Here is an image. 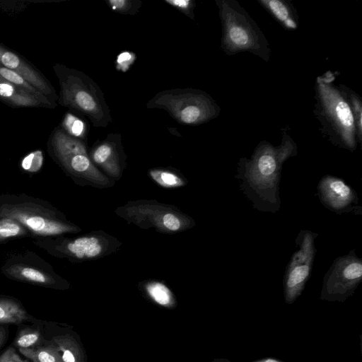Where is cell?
Returning a JSON list of instances; mask_svg holds the SVG:
<instances>
[{"instance_id": "obj_10", "label": "cell", "mask_w": 362, "mask_h": 362, "mask_svg": "<svg viewBox=\"0 0 362 362\" xmlns=\"http://www.w3.org/2000/svg\"><path fill=\"white\" fill-rule=\"evenodd\" d=\"M317 233L302 230L298 233L296 250L287 265L284 277V297L286 304L293 303L301 295L310 278L316 253L314 240Z\"/></svg>"}, {"instance_id": "obj_4", "label": "cell", "mask_w": 362, "mask_h": 362, "mask_svg": "<svg viewBox=\"0 0 362 362\" xmlns=\"http://www.w3.org/2000/svg\"><path fill=\"white\" fill-rule=\"evenodd\" d=\"M54 69L60 86V105L87 117L95 127H106L112 121L104 94L91 78L62 64Z\"/></svg>"}, {"instance_id": "obj_5", "label": "cell", "mask_w": 362, "mask_h": 362, "mask_svg": "<svg viewBox=\"0 0 362 362\" xmlns=\"http://www.w3.org/2000/svg\"><path fill=\"white\" fill-rule=\"evenodd\" d=\"M147 108L165 110L177 122L190 126L206 123L221 108L206 92L194 88H174L158 92L146 103Z\"/></svg>"}, {"instance_id": "obj_15", "label": "cell", "mask_w": 362, "mask_h": 362, "mask_svg": "<svg viewBox=\"0 0 362 362\" xmlns=\"http://www.w3.org/2000/svg\"><path fill=\"white\" fill-rule=\"evenodd\" d=\"M0 100L16 107H43L49 108L48 105L37 97L1 78H0Z\"/></svg>"}, {"instance_id": "obj_33", "label": "cell", "mask_w": 362, "mask_h": 362, "mask_svg": "<svg viewBox=\"0 0 362 362\" xmlns=\"http://www.w3.org/2000/svg\"><path fill=\"white\" fill-rule=\"evenodd\" d=\"M250 362H285V361H281L279 359L272 358V357H265V358H262L252 361Z\"/></svg>"}, {"instance_id": "obj_27", "label": "cell", "mask_w": 362, "mask_h": 362, "mask_svg": "<svg viewBox=\"0 0 362 362\" xmlns=\"http://www.w3.org/2000/svg\"><path fill=\"white\" fill-rule=\"evenodd\" d=\"M25 228L18 221L9 218H0V240L25 233Z\"/></svg>"}, {"instance_id": "obj_3", "label": "cell", "mask_w": 362, "mask_h": 362, "mask_svg": "<svg viewBox=\"0 0 362 362\" xmlns=\"http://www.w3.org/2000/svg\"><path fill=\"white\" fill-rule=\"evenodd\" d=\"M221 20V47L228 56L247 52L268 62L272 49L256 22L235 0H216Z\"/></svg>"}, {"instance_id": "obj_19", "label": "cell", "mask_w": 362, "mask_h": 362, "mask_svg": "<svg viewBox=\"0 0 362 362\" xmlns=\"http://www.w3.org/2000/svg\"><path fill=\"white\" fill-rule=\"evenodd\" d=\"M31 362H64L58 346L52 341L45 342L32 349H18Z\"/></svg>"}, {"instance_id": "obj_1", "label": "cell", "mask_w": 362, "mask_h": 362, "mask_svg": "<svg viewBox=\"0 0 362 362\" xmlns=\"http://www.w3.org/2000/svg\"><path fill=\"white\" fill-rule=\"evenodd\" d=\"M296 153V142L284 131L279 146L262 141L249 159H240L235 177L240 180L241 190L255 209L272 213L279 210V180L283 164Z\"/></svg>"}, {"instance_id": "obj_23", "label": "cell", "mask_w": 362, "mask_h": 362, "mask_svg": "<svg viewBox=\"0 0 362 362\" xmlns=\"http://www.w3.org/2000/svg\"><path fill=\"white\" fill-rule=\"evenodd\" d=\"M45 343L40 329L26 327L20 329L13 340V346L18 349L35 348Z\"/></svg>"}, {"instance_id": "obj_20", "label": "cell", "mask_w": 362, "mask_h": 362, "mask_svg": "<svg viewBox=\"0 0 362 362\" xmlns=\"http://www.w3.org/2000/svg\"><path fill=\"white\" fill-rule=\"evenodd\" d=\"M52 341L59 349L64 362H84L83 351L71 335H56Z\"/></svg>"}, {"instance_id": "obj_35", "label": "cell", "mask_w": 362, "mask_h": 362, "mask_svg": "<svg viewBox=\"0 0 362 362\" xmlns=\"http://www.w3.org/2000/svg\"><path fill=\"white\" fill-rule=\"evenodd\" d=\"M0 78H1V77H0Z\"/></svg>"}, {"instance_id": "obj_16", "label": "cell", "mask_w": 362, "mask_h": 362, "mask_svg": "<svg viewBox=\"0 0 362 362\" xmlns=\"http://www.w3.org/2000/svg\"><path fill=\"white\" fill-rule=\"evenodd\" d=\"M5 273L11 278L38 286L52 287L57 284L51 274L29 265L12 264L5 269Z\"/></svg>"}, {"instance_id": "obj_2", "label": "cell", "mask_w": 362, "mask_h": 362, "mask_svg": "<svg viewBox=\"0 0 362 362\" xmlns=\"http://www.w3.org/2000/svg\"><path fill=\"white\" fill-rule=\"evenodd\" d=\"M333 79L329 72L317 78L314 112L328 141L353 151L357 143L361 142L348 100L339 87L332 84Z\"/></svg>"}, {"instance_id": "obj_11", "label": "cell", "mask_w": 362, "mask_h": 362, "mask_svg": "<svg viewBox=\"0 0 362 362\" xmlns=\"http://www.w3.org/2000/svg\"><path fill=\"white\" fill-rule=\"evenodd\" d=\"M121 245L116 238L100 230L74 238H64L56 248L70 259L88 261L105 257L116 252Z\"/></svg>"}, {"instance_id": "obj_31", "label": "cell", "mask_w": 362, "mask_h": 362, "mask_svg": "<svg viewBox=\"0 0 362 362\" xmlns=\"http://www.w3.org/2000/svg\"><path fill=\"white\" fill-rule=\"evenodd\" d=\"M0 362H31L21 357L13 346L8 347L1 355Z\"/></svg>"}, {"instance_id": "obj_18", "label": "cell", "mask_w": 362, "mask_h": 362, "mask_svg": "<svg viewBox=\"0 0 362 362\" xmlns=\"http://www.w3.org/2000/svg\"><path fill=\"white\" fill-rule=\"evenodd\" d=\"M33 320L25 308L11 298H0V325L4 324L19 325Z\"/></svg>"}, {"instance_id": "obj_26", "label": "cell", "mask_w": 362, "mask_h": 362, "mask_svg": "<svg viewBox=\"0 0 362 362\" xmlns=\"http://www.w3.org/2000/svg\"><path fill=\"white\" fill-rule=\"evenodd\" d=\"M105 2L113 11L131 16L138 13L142 4L138 0H106Z\"/></svg>"}, {"instance_id": "obj_8", "label": "cell", "mask_w": 362, "mask_h": 362, "mask_svg": "<svg viewBox=\"0 0 362 362\" xmlns=\"http://www.w3.org/2000/svg\"><path fill=\"white\" fill-rule=\"evenodd\" d=\"M1 218L14 219L39 235H57L81 230L52 208L29 199L16 198L2 202L0 204Z\"/></svg>"}, {"instance_id": "obj_21", "label": "cell", "mask_w": 362, "mask_h": 362, "mask_svg": "<svg viewBox=\"0 0 362 362\" xmlns=\"http://www.w3.org/2000/svg\"><path fill=\"white\" fill-rule=\"evenodd\" d=\"M0 77L4 80L11 83V84L15 85L27 91L28 93L37 97L47 105H48L49 108H54L56 107L57 103L51 100L49 98L45 96L42 92L32 86L28 81H27L23 76L1 65Z\"/></svg>"}, {"instance_id": "obj_34", "label": "cell", "mask_w": 362, "mask_h": 362, "mask_svg": "<svg viewBox=\"0 0 362 362\" xmlns=\"http://www.w3.org/2000/svg\"><path fill=\"white\" fill-rule=\"evenodd\" d=\"M212 362H231V361L227 358H216V359L214 360Z\"/></svg>"}, {"instance_id": "obj_28", "label": "cell", "mask_w": 362, "mask_h": 362, "mask_svg": "<svg viewBox=\"0 0 362 362\" xmlns=\"http://www.w3.org/2000/svg\"><path fill=\"white\" fill-rule=\"evenodd\" d=\"M62 129L71 136L80 139L79 136L84 134L85 125L78 118L67 114L64 118Z\"/></svg>"}, {"instance_id": "obj_9", "label": "cell", "mask_w": 362, "mask_h": 362, "mask_svg": "<svg viewBox=\"0 0 362 362\" xmlns=\"http://www.w3.org/2000/svg\"><path fill=\"white\" fill-rule=\"evenodd\" d=\"M362 279V260L354 250L337 257L325 274L320 298L343 303L353 296Z\"/></svg>"}, {"instance_id": "obj_6", "label": "cell", "mask_w": 362, "mask_h": 362, "mask_svg": "<svg viewBox=\"0 0 362 362\" xmlns=\"http://www.w3.org/2000/svg\"><path fill=\"white\" fill-rule=\"evenodd\" d=\"M52 151L64 168L83 184L106 188L115 181L103 173L92 162L85 143L57 127L50 136Z\"/></svg>"}, {"instance_id": "obj_14", "label": "cell", "mask_w": 362, "mask_h": 362, "mask_svg": "<svg viewBox=\"0 0 362 362\" xmlns=\"http://www.w3.org/2000/svg\"><path fill=\"white\" fill-rule=\"evenodd\" d=\"M0 65L23 76L32 86L54 102L58 96L43 75L15 52L0 44Z\"/></svg>"}, {"instance_id": "obj_13", "label": "cell", "mask_w": 362, "mask_h": 362, "mask_svg": "<svg viewBox=\"0 0 362 362\" xmlns=\"http://www.w3.org/2000/svg\"><path fill=\"white\" fill-rule=\"evenodd\" d=\"M89 156L106 176L114 181L121 178L127 165L121 134H109L105 139L97 141L92 146Z\"/></svg>"}, {"instance_id": "obj_12", "label": "cell", "mask_w": 362, "mask_h": 362, "mask_svg": "<svg viewBox=\"0 0 362 362\" xmlns=\"http://www.w3.org/2000/svg\"><path fill=\"white\" fill-rule=\"evenodd\" d=\"M317 195L321 203L327 209L337 214L354 212L361 214L358 205V197L354 189L342 179L325 175L320 180Z\"/></svg>"}, {"instance_id": "obj_29", "label": "cell", "mask_w": 362, "mask_h": 362, "mask_svg": "<svg viewBox=\"0 0 362 362\" xmlns=\"http://www.w3.org/2000/svg\"><path fill=\"white\" fill-rule=\"evenodd\" d=\"M166 4L174 7L190 19L194 21L195 2L192 0H165Z\"/></svg>"}, {"instance_id": "obj_30", "label": "cell", "mask_w": 362, "mask_h": 362, "mask_svg": "<svg viewBox=\"0 0 362 362\" xmlns=\"http://www.w3.org/2000/svg\"><path fill=\"white\" fill-rule=\"evenodd\" d=\"M135 54L129 52L120 53L116 60V67L122 71H127L131 64L134 63Z\"/></svg>"}, {"instance_id": "obj_24", "label": "cell", "mask_w": 362, "mask_h": 362, "mask_svg": "<svg viewBox=\"0 0 362 362\" xmlns=\"http://www.w3.org/2000/svg\"><path fill=\"white\" fill-rule=\"evenodd\" d=\"M144 288L148 296L156 303L165 307H171L175 303L173 293L164 284L157 281H148Z\"/></svg>"}, {"instance_id": "obj_32", "label": "cell", "mask_w": 362, "mask_h": 362, "mask_svg": "<svg viewBox=\"0 0 362 362\" xmlns=\"http://www.w3.org/2000/svg\"><path fill=\"white\" fill-rule=\"evenodd\" d=\"M8 337V331L7 327H0V349L6 343Z\"/></svg>"}, {"instance_id": "obj_7", "label": "cell", "mask_w": 362, "mask_h": 362, "mask_svg": "<svg viewBox=\"0 0 362 362\" xmlns=\"http://www.w3.org/2000/svg\"><path fill=\"white\" fill-rule=\"evenodd\" d=\"M115 214L129 223L163 233L182 232L195 225L194 219L177 207L156 200L129 201L117 208Z\"/></svg>"}, {"instance_id": "obj_22", "label": "cell", "mask_w": 362, "mask_h": 362, "mask_svg": "<svg viewBox=\"0 0 362 362\" xmlns=\"http://www.w3.org/2000/svg\"><path fill=\"white\" fill-rule=\"evenodd\" d=\"M149 177L165 188H177L186 185L187 181L178 173L168 168H153L148 170Z\"/></svg>"}, {"instance_id": "obj_17", "label": "cell", "mask_w": 362, "mask_h": 362, "mask_svg": "<svg viewBox=\"0 0 362 362\" xmlns=\"http://www.w3.org/2000/svg\"><path fill=\"white\" fill-rule=\"evenodd\" d=\"M271 14L288 30H296L299 25L298 17L294 6L284 0L258 1Z\"/></svg>"}, {"instance_id": "obj_25", "label": "cell", "mask_w": 362, "mask_h": 362, "mask_svg": "<svg viewBox=\"0 0 362 362\" xmlns=\"http://www.w3.org/2000/svg\"><path fill=\"white\" fill-rule=\"evenodd\" d=\"M339 88L343 92L348 100L354 118L359 141H362V102L361 97L354 90L344 85H339Z\"/></svg>"}]
</instances>
